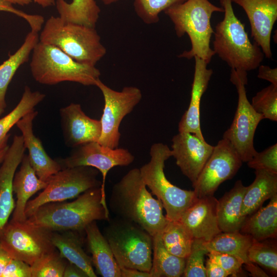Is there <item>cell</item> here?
<instances>
[{"instance_id":"40","label":"cell","mask_w":277,"mask_h":277,"mask_svg":"<svg viewBox=\"0 0 277 277\" xmlns=\"http://www.w3.org/2000/svg\"><path fill=\"white\" fill-rule=\"evenodd\" d=\"M207 255L226 271L229 275L234 277L243 276V264L234 256L214 251H209Z\"/></svg>"},{"instance_id":"26","label":"cell","mask_w":277,"mask_h":277,"mask_svg":"<svg viewBox=\"0 0 277 277\" xmlns=\"http://www.w3.org/2000/svg\"><path fill=\"white\" fill-rule=\"evenodd\" d=\"M240 232L258 241L276 238L277 194L267 206L246 217Z\"/></svg>"},{"instance_id":"38","label":"cell","mask_w":277,"mask_h":277,"mask_svg":"<svg viewBox=\"0 0 277 277\" xmlns=\"http://www.w3.org/2000/svg\"><path fill=\"white\" fill-rule=\"evenodd\" d=\"M202 239H194L190 252L186 259L183 276L206 277L205 256L209 252Z\"/></svg>"},{"instance_id":"3","label":"cell","mask_w":277,"mask_h":277,"mask_svg":"<svg viewBox=\"0 0 277 277\" xmlns=\"http://www.w3.org/2000/svg\"><path fill=\"white\" fill-rule=\"evenodd\" d=\"M223 7H217L208 0H187L173 6L164 12L174 24L176 35L185 34L189 36L191 48L178 55L189 60L197 56L207 64L215 54L210 43L214 31L210 19L214 12H224Z\"/></svg>"},{"instance_id":"50","label":"cell","mask_w":277,"mask_h":277,"mask_svg":"<svg viewBox=\"0 0 277 277\" xmlns=\"http://www.w3.org/2000/svg\"><path fill=\"white\" fill-rule=\"evenodd\" d=\"M12 4H17L22 6L28 5L33 0H7Z\"/></svg>"},{"instance_id":"20","label":"cell","mask_w":277,"mask_h":277,"mask_svg":"<svg viewBox=\"0 0 277 277\" xmlns=\"http://www.w3.org/2000/svg\"><path fill=\"white\" fill-rule=\"evenodd\" d=\"M37 114L34 109L21 120L16 125L22 132L24 145L28 150L30 164L36 175L42 181L48 182L50 177L62 169L56 160L51 158L45 150L39 138L33 131V121Z\"/></svg>"},{"instance_id":"44","label":"cell","mask_w":277,"mask_h":277,"mask_svg":"<svg viewBox=\"0 0 277 277\" xmlns=\"http://www.w3.org/2000/svg\"><path fill=\"white\" fill-rule=\"evenodd\" d=\"M258 77L269 82L271 84L277 86V68H271L268 66L260 65Z\"/></svg>"},{"instance_id":"30","label":"cell","mask_w":277,"mask_h":277,"mask_svg":"<svg viewBox=\"0 0 277 277\" xmlns=\"http://www.w3.org/2000/svg\"><path fill=\"white\" fill-rule=\"evenodd\" d=\"M59 17L66 22L95 27L101 9L95 0H56Z\"/></svg>"},{"instance_id":"1","label":"cell","mask_w":277,"mask_h":277,"mask_svg":"<svg viewBox=\"0 0 277 277\" xmlns=\"http://www.w3.org/2000/svg\"><path fill=\"white\" fill-rule=\"evenodd\" d=\"M147 188L140 169H131L113 185L108 209L153 236L162 232L168 220L163 214L161 202L153 197Z\"/></svg>"},{"instance_id":"35","label":"cell","mask_w":277,"mask_h":277,"mask_svg":"<svg viewBox=\"0 0 277 277\" xmlns=\"http://www.w3.org/2000/svg\"><path fill=\"white\" fill-rule=\"evenodd\" d=\"M67 262L56 249L43 255L31 265V277H63Z\"/></svg>"},{"instance_id":"32","label":"cell","mask_w":277,"mask_h":277,"mask_svg":"<svg viewBox=\"0 0 277 277\" xmlns=\"http://www.w3.org/2000/svg\"><path fill=\"white\" fill-rule=\"evenodd\" d=\"M45 97V94L38 91H33L26 86L21 100L8 114L0 118V148L7 145L10 136L8 132L17 122Z\"/></svg>"},{"instance_id":"4","label":"cell","mask_w":277,"mask_h":277,"mask_svg":"<svg viewBox=\"0 0 277 277\" xmlns=\"http://www.w3.org/2000/svg\"><path fill=\"white\" fill-rule=\"evenodd\" d=\"M219 2L224 16L215 27L213 50L231 69L246 72L256 69L265 56L262 49L250 42L244 25L234 13L232 1Z\"/></svg>"},{"instance_id":"17","label":"cell","mask_w":277,"mask_h":277,"mask_svg":"<svg viewBox=\"0 0 277 277\" xmlns=\"http://www.w3.org/2000/svg\"><path fill=\"white\" fill-rule=\"evenodd\" d=\"M61 125L66 145L72 148L98 142L101 134L100 120L92 118L83 111L80 104L71 103L60 110Z\"/></svg>"},{"instance_id":"43","label":"cell","mask_w":277,"mask_h":277,"mask_svg":"<svg viewBox=\"0 0 277 277\" xmlns=\"http://www.w3.org/2000/svg\"><path fill=\"white\" fill-rule=\"evenodd\" d=\"M205 269L206 277H227L229 276L226 271L208 257L206 261Z\"/></svg>"},{"instance_id":"22","label":"cell","mask_w":277,"mask_h":277,"mask_svg":"<svg viewBox=\"0 0 277 277\" xmlns=\"http://www.w3.org/2000/svg\"><path fill=\"white\" fill-rule=\"evenodd\" d=\"M18 171L15 172L13 181V191L16 195V202L11 221L23 222L27 218L25 209L30 198L39 190L45 189L48 182L42 181L36 175L31 166L28 155H24Z\"/></svg>"},{"instance_id":"48","label":"cell","mask_w":277,"mask_h":277,"mask_svg":"<svg viewBox=\"0 0 277 277\" xmlns=\"http://www.w3.org/2000/svg\"><path fill=\"white\" fill-rule=\"evenodd\" d=\"M11 259L9 253L0 247V277H2L6 267Z\"/></svg>"},{"instance_id":"46","label":"cell","mask_w":277,"mask_h":277,"mask_svg":"<svg viewBox=\"0 0 277 277\" xmlns=\"http://www.w3.org/2000/svg\"><path fill=\"white\" fill-rule=\"evenodd\" d=\"M121 277H151L149 272L120 267Z\"/></svg>"},{"instance_id":"5","label":"cell","mask_w":277,"mask_h":277,"mask_svg":"<svg viewBox=\"0 0 277 277\" xmlns=\"http://www.w3.org/2000/svg\"><path fill=\"white\" fill-rule=\"evenodd\" d=\"M39 41L60 49L76 62L95 66L106 49L94 27L66 22L51 16L39 35Z\"/></svg>"},{"instance_id":"52","label":"cell","mask_w":277,"mask_h":277,"mask_svg":"<svg viewBox=\"0 0 277 277\" xmlns=\"http://www.w3.org/2000/svg\"><path fill=\"white\" fill-rule=\"evenodd\" d=\"M101 1L102 2V3L106 5H108L112 3H115L119 0H101Z\"/></svg>"},{"instance_id":"19","label":"cell","mask_w":277,"mask_h":277,"mask_svg":"<svg viewBox=\"0 0 277 277\" xmlns=\"http://www.w3.org/2000/svg\"><path fill=\"white\" fill-rule=\"evenodd\" d=\"M25 149L22 135H15L0 167V232L15 208L13 181Z\"/></svg>"},{"instance_id":"42","label":"cell","mask_w":277,"mask_h":277,"mask_svg":"<svg viewBox=\"0 0 277 277\" xmlns=\"http://www.w3.org/2000/svg\"><path fill=\"white\" fill-rule=\"evenodd\" d=\"M2 277H31V266L23 261L12 258Z\"/></svg>"},{"instance_id":"28","label":"cell","mask_w":277,"mask_h":277,"mask_svg":"<svg viewBox=\"0 0 277 277\" xmlns=\"http://www.w3.org/2000/svg\"><path fill=\"white\" fill-rule=\"evenodd\" d=\"M38 42V32L31 30L21 47L0 65V106L4 108L6 107L5 96L9 84L18 68L28 61Z\"/></svg>"},{"instance_id":"39","label":"cell","mask_w":277,"mask_h":277,"mask_svg":"<svg viewBox=\"0 0 277 277\" xmlns=\"http://www.w3.org/2000/svg\"><path fill=\"white\" fill-rule=\"evenodd\" d=\"M248 167L255 170H264L277 173V144L258 152L247 162Z\"/></svg>"},{"instance_id":"11","label":"cell","mask_w":277,"mask_h":277,"mask_svg":"<svg viewBox=\"0 0 277 277\" xmlns=\"http://www.w3.org/2000/svg\"><path fill=\"white\" fill-rule=\"evenodd\" d=\"M52 232L29 222L10 221L0 232V247L12 259L32 265L43 255L56 248L51 241Z\"/></svg>"},{"instance_id":"49","label":"cell","mask_w":277,"mask_h":277,"mask_svg":"<svg viewBox=\"0 0 277 277\" xmlns=\"http://www.w3.org/2000/svg\"><path fill=\"white\" fill-rule=\"evenodd\" d=\"M56 0H33L43 8H47L55 5Z\"/></svg>"},{"instance_id":"14","label":"cell","mask_w":277,"mask_h":277,"mask_svg":"<svg viewBox=\"0 0 277 277\" xmlns=\"http://www.w3.org/2000/svg\"><path fill=\"white\" fill-rule=\"evenodd\" d=\"M242 163L231 144L224 138L220 140L197 179L192 184L196 196L213 195L221 184L234 176Z\"/></svg>"},{"instance_id":"25","label":"cell","mask_w":277,"mask_h":277,"mask_svg":"<svg viewBox=\"0 0 277 277\" xmlns=\"http://www.w3.org/2000/svg\"><path fill=\"white\" fill-rule=\"evenodd\" d=\"M80 232L75 231H52L51 241L61 254L68 262L83 270L88 277L97 275L93 268L91 258L83 248Z\"/></svg>"},{"instance_id":"41","label":"cell","mask_w":277,"mask_h":277,"mask_svg":"<svg viewBox=\"0 0 277 277\" xmlns=\"http://www.w3.org/2000/svg\"><path fill=\"white\" fill-rule=\"evenodd\" d=\"M0 11L12 13L24 18L27 22L31 29L39 30L44 24V17L40 15L27 14L13 6V4L7 0H0Z\"/></svg>"},{"instance_id":"53","label":"cell","mask_w":277,"mask_h":277,"mask_svg":"<svg viewBox=\"0 0 277 277\" xmlns=\"http://www.w3.org/2000/svg\"><path fill=\"white\" fill-rule=\"evenodd\" d=\"M5 108L0 106V115L4 112Z\"/></svg>"},{"instance_id":"23","label":"cell","mask_w":277,"mask_h":277,"mask_svg":"<svg viewBox=\"0 0 277 277\" xmlns=\"http://www.w3.org/2000/svg\"><path fill=\"white\" fill-rule=\"evenodd\" d=\"M84 231L87 248L91 254L96 274L103 277H121L120 267L96 221L87 225Z\"/></svg>"},{"instance_id":"7","label":"cell","mask_w":277,"mask_h":277,"mask_svg":"<svg viewBox=\"0 0 277 277\" xmlns=\"http://www.w3.org/2000/svg\"><path fill=\"white\" fill-rule=\"evenodd\" d=\"M149 155V161L139 168L143 181L152 194L161 202L167 219L178 221L197 197L193 190L181 189L166 177L165 163L172 156L171 150L167 145L162 143L153 144Z\"/></svg>"},{"instance_id":"16","label":"cell","mask_w":277,"mask_h":277,"mask_svg":"<svg viewBox=\"0 0 277 277\" xmlns=\"http://www.w3.org/2000/svg\"><path fill=\"white\" fill-rule=\"evenodd\" d=\"M245 11L251 36L268 58L272 57L271 35L277 19V0H231Z\"/></svg>"},{"instance_id":"9","label":"cell","mask_w":277,"mask_h":277,"mask_svg":"<svg viewBox=\"0 0 277 277\" xmlns=\"http://www.w3.org/2000/svg\"><path fill=\"white\" fill-rule=\"evenodd\" d=\"M230 81L236 88L238 102L232 123L223 138L231 144L243 162H247L257 152L253 145L254 136L258 125L264 118L254 110L247 98V72L231 69Z\"/></svg>"},{"instance_id":"13","label":"cell","mask_w":277,"mask_h":277,"mask_svg":"<svg viewBox=\"0 0 277 277\" xmlns=\"http://www.w3.org/2000/svg\"><path fill=\"white\" fill-rule=\"evenodd\" d=\"M135 157L127 149L111 148L91 142L73 148L70 155L56 160L62 169L77 166H90L96 169L102 175L101 189L106 200L105 183L108 171L116 166H127Z\"/></svg>"},{"instance_id":"18","label":"cell","mask_w":277,"mask_h":277,"mask_svg":"<svg viewBox=\"0 0 277 277\" xmlns=\"http://www.w3.org/2000/svg\"><path fill=\"white\" fill-rule=\"evenodd\" d=\"M217 200L213 195L197 197L179 221L194 239L208 242L221 232L217 223Z\"/></svg>"},{"instance_id":"31","label":"cell","mask_w":277,"mask_h":277,"mask_svg":"<svg viewBox=\"0 0 277 277\" xmlns=\"http://www.w3.org/2000/svg\"><path fill=\"white\" fill-rule=\"evenodd\" d=\"M253 239L248 235L240 232H221L205 245L208 251H214L234 256L243 265L251 262L248 258V250Z\"/></svg>"},{"instance_id":"2","label":"cell","mask_w":277,"mask_h":277,"mask_svg":"<svg viewBox=\"0 0 277 277\" xmlns=\"http://www.w3.org/2000/svg\"><path fill=\"white\" fill-rule=\"evenodd\" d=\"M110 212L101 187L84 192L72 202H56L39 207L27 220L51 231H84L94 221L110 220Z\"/></svg>"},{"instance_id":"27","label":"cell","mask_w":277,"mask_h":277,"mask_svg":"<svg viewBox=\"0 0 277 277\" xmlns=\"http://www.w3.org/2000/svg\"><path fill=\"white\" fill-rule=\"evenodd\" d=\"M254 181L247 186L241 214L247 217L259 209L264 202L277 194V173L264 170H255Z\"/></svg>"},{"instance_id":"36","label":"cell","mask_w":277,"mask_h":277,"mask_svg":"<svg viewBox=\"0 0 277 277\" xmlns=\"http://www.w3.org/2000/svg\"><path fill=\"white\" fill-rule=\"evenodd\" d=\"M187 0H133L134 11L146 24H153L160 20V13Z\"/></svg>"},{"instance_id":"45","label":"cell","mask_w":277,"mask_h":277,"mask_svg":"<svg viewBox=\"0 0 277 277\" xmlns=\"http://www.w3.org/2000/svg\"><path fill=\"white\" fill-rule=\"evenodd\" d=\"M63 277H88L87 273L76 265L68 261Z\"/></svg>"},{"instance_id":"8","label":"cell","mask_w":277,"mask_h":277,"mask_svg":"<svg viewBox=\"0 0 277 277\" xmlns=\"http://www.w3.org/2000/svg\"><path fill=\"white\" fill-rule=\"evenodd\" d=\"M108 222L103 234L119 266L149 272L152 236L137 224L116 216Z\"/></svg>"},{"instance_id":"34","label":"cell","mask_w":277,"mask_h":277,"mask_svg":"<svg viewBox=\"0 0 277 277\" xmlns=\"http://www.w3.org/2000/svg\"><path fill=\"white\" fill-rule=\"evenodd\" d=\"M272 239L253 240L248 258L250 262L260 265L275 276L277 274V247L276 242H273Z\"/></svg>"},{"instance_id":"51","label":"cell","mask_w":277,"mask_h":277,"mask_svg":"<svg viewBox=\"0 0 277 277\" xmlns=\"http://www.w3.org/2000/svg\"><path fill=\"white\" fill-rule=\"evenodd\" d=\"M9 146L7 145L4 147L0 148V164L2 163V162H3L7 150L9 148Z\"/></svg>"},{"instance_id":"12","label":"cell","mask_w":277,"mask_h":277,"mask_svg":"<svg viewBox=\"0 0 277 277\" xmlns=\"http://www.w3.org/2000/svg\"><path fill=\"white\" fill-rule=\"evenodd\" d=\"M95 86L101 91L104 100L103 114L100 120L101 134L98 142L111 148L118 147L121 135L120 124L141 101L142 91L134 86H126L121 91H116L100 78L96 81Z\"/></svg>"},{"instance_id":"10","label":"cell","mask_w":277,"mask_h":277,"mask_svg":"<svg viewBox=\"0 0 277 277\" xmlns=\"http://www.w3.org/2000/svg\"><path fill=\"white\" fill-rule=\"evenodd\" d=\"M98 171L90 166L62 169L48 181L46 187L36 197L29 200L25 215L30 217L41 206L50 202L66 201L77 197L88 189L101 187Z\"/></svg>"},{"instance_id":"47","label":"cell","mask_w":277,"mask_h":277,"mask_svg":"<svg viewBox=\"0 0 277 277\" xmlns=\"http://www.w3.org/2000/svg\"><path fill=\"white\" fill-rule=\"evenodd\" d=\"M246 270L250 273L252 276H268L267 274L264 272L256 264L250 262L248 264L244 265Z\"/></svg>"},{"instance_id":"29","label":"cell","mask_w":277,"mask_h":277,"mask_svg":"<svg viewBox=\"0 0 277 277\" xmlns=\"http://www.w3.org/2000/svg\"><path fill=\"white\" fill-rule=\"evenodd\" d=\"M153 237L151 277H180L183 276L186 259L170 253L165 247L161 232Z\"/></svg>"},{"instance_id":"37","label":"cell","mask_w":277,"mask_h":277,"mask_svg":"<svg viewBox=\"0 0 277 277\" xmlns=\"http://www.w3.org/2000/svg\"><path fill=\"white\" fill-rule=\"evenodd\" d=\"M252 107L264 118L277 121V86L270 84L252 97Z\"/></svg>"},{"instance_id":"6","label":"cell","mask_w":277,"mask_h":277,"mask_svg":"<svg viewBox=\"0 0 277 277\" xmlns=\"http://www.w3.org/2000/svg\"><path fill=\"white\" fill-rule=\"evenodd\" d=\"M30 68L35 81L47 85L71 82L95 86L101 75L95 66L78 63L56 46L40 41L32 52Z\"/></svg>"},{"instance_id":"33","label":"cell","mask_w":277,"mask_h":277,"mask_svg":"<svg viewBox=\"0 0 277 277\" xmlns=\"http://www.w3.org/2000/svg\"><path fill=\"white\" fill-rule=\"evenodd\" d=\"M161 238L168 251L184 259L189 255L194 239L180 221L169 220L161 232Z\"/></svg>"},{"instance_id":"15","label":"cell","mask_w":277,"mask_h":277,"mask_svg":"<svg viewBox=\"0 0 277 277\" xmlns=\"http://www.w3.org/2000/svg\"><path fill=\"white\" fill-rule=\"evenodd\" d=\"M171 141L172 156L183 174L193 183L211 155L214 146L190 132H179Z\"/></svg>"},{"instance_id":"24","label":"cell","mask_w":277,"mask_h":277,"mask_svg":"<svg viewBox=\"0 0 277 277\" xmlns=\"http://www.w3.org/2000/svg\"><path fill=\"white\" fill-rule=\"evenodd\" d=\"M247 187L238 180L232 188L217 200V219L221 232H240L246 218L242 216L241 209Z\"/></svg>"},{"instance_id":"21","label":"cell","mask_w":277,"mask_h":277,"mask_svg":"<svg viewBox=\"0 0 277 277\" xmlns=\"http://www.w3.org/2000/svg\"><path fill=\"white\" fill-rule=\"evenodd\" d=\"M195 68L191 92V98L187 110L183 115L179 123V132H190L205 140L200 125V105L202 95L206 91L213 74L208 69L207 64L202 59L194 57Z\"/></svg>"}]
</instances>
